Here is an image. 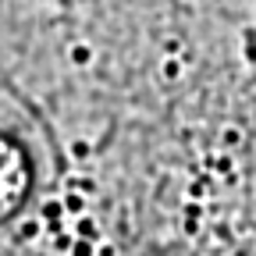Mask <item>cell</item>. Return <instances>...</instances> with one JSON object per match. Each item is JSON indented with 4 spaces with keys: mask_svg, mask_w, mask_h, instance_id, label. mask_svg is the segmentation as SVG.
I'll return each instance as SVG.
<instances>
[{
    "mask_svg": "<svg viewBox=\"0 0 256 256\" xmlns=\"http://www.w3.org/2000/svg\"><path fill=\"white\" fill-rule=\"evenodd\" d=\"M28 185H32V174H28V160H25V150L0 132V220H8L28 196Z\"/></svg>",
    "mask_w": 256,
    "mask_h": 256,
    "instance_id": "6da1fadb",
    "label": "cell"
}]
</instances>
